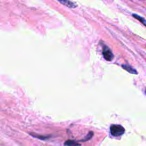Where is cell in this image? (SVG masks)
Segmentation results:
<instances>
[{
	"mask_svg": "<svg viewBox=\"0 0 146 146\" xmlns=\"http://www.w3.org/2000/svg\"><path fill=\"white\" fill-rule=\"evenodd\" d=\"M124 128L120 125L112 124L110 127V132L113 136H121L124 133Z\"/></svg>",
	"mask_w": 146,
	"mask_h": 146,
	"instance_id": "6da1fadb",
	"label": "cell"
},
{
	"mask_svg": "<svg viewBox=\"0 0 146 146\" xmlns=\"http://www.w3.org/2000/svg\"><path fill=\"white\" fill-rule=\"evenodd\" d=\"M102 54L104 58L107 61H111L113 60L114 55L111 50V49L106 45H104L103 46Z\"/></svg>",
	"mask_w": 146,
	"mask_h": 146,
	"instance_id": "7a4b0ae2",
	"label": "cell"
},
{
	"mask_svg": "<svg viewBox=\"0 0 146 146\" xmlns=\"http://www.w3.org/2000/svg\"><path fill=\"white\" fill-rule=\"evenodd\" d=\"M121 67L125 70V71H127L128 72L132 74H138V72L137 71V70L135 68H133L132 67H131L130 65L126 64H122L121 65Z\"/></svg>",
	"mask_w": 146,
	"mask_h": 146,
	"instance_id": "3957f363",
	"label": "cell"
},
{
	"mask_svg": "<svg viewBox=\"0 0 146 146\" xmlns=\"http://www.w3.org/2000/svg\"><path fill=\"white\" fill-rule=\"evenodd\" d=\"M64 145L66 146H80L81 144L77 141L71 140H68L64 142Z\"/></svg>",
	"mask_w": 146,
	"mask_h": 146,
	"instance_id": "277c9868",
	"label": "cell"
},
{
	"mask_svg": "<svg viewBox=\"0 0 146 146\" xmlns=\"http://www.w3.org/2000/svg\"><path fill=\"white\" fill-rule=\"evenodd\" d=\"M132 16L133 18H135V19L139 21L142 24H143L146 27V19H145L144 18H143L142 17L140 16L139 15H138L137 14H132Z\"/></svg>",
	"mask_w": 146,
	"mask_h": 146,
	"instance_id": "5b68a950",
	"label": "cell"
},
{
	"mask_svg": "<svg viewBox=\"0 0 146 146\" xmlns=\"http://www.w3.org/2000/svg\"><path fill=\"white\" fill-rule=\"evenodd\" d=\"M30 135L33 136L34 137L40 139V140H46L50 138V137L48 136H43V135H36L35 133H30Z\"/></svg>",
	"mask_w": 146,
	"mask_h": 146,
	"instance_id": "8992f818",
	"label": "cell"
},
{
	"mask_svg": "<svg viewBox=\"0 0 146 146\" xmlns=\"http://www.w3.org/2000/svg\"><path fill=\"white\" fill-rule=\"evenodd\" d=\"M93 135H94L93 132H92V131L89 132L88 133V134L86 136V137H84V138L83 139L81 140V141H83H83H88V140H90V139L92 137Z\"/></svg>",
	"mask_w": 146,
	"mask_h": 146,
	"instance_id": "52a82bcc",
	"label": "cell"
},
{
	"mask_svg": "<svg viewBox=\"0 0 146 146\" xmlns=\"http://www.w3.org/2000/svg\"><path fill=\"white\" fill-rule=\"evenodd\" d=\"M61 3H62L63 4H64V5H66L70 7H72V6H74V4L72 3L70 1L68 0H58Z\"/></svg>",
	"mask_w": 146,
	"mask_h": 146,
	"instance_id": "ba28073f",
	"label": "cell"
},
{
	"mask_svg": "<svg viewBox=\"0 0 146 146\" xmlns=\"http://www.w3.org/2000/svg\"><path fill=\"white\" fill-rule=\"evenodd\" d=\"M145 94H146V90H145Z\"/></svg>",
	"mask_w": 146,
	"mask_h": 146,
	"instance_id": "9c48e42d",
	"label": "cell"
}]
</instances>
